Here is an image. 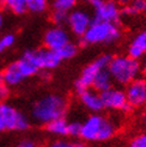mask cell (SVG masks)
I'll use <instances>...</instances> for the list:
<instances>
[{
    "instance_id": "6da1fadb",
    "label": "cell",
    "mask_w": 146,
    "mask_h": 147,
    "mask_svg": "<svg viewBox=\"0 0 146 147\" xmlns=\"http://www.w3.org/2000/svg\"><path fill=\"white\" fill-rule=\"evenodd\" d=\"M67 100L60 94H47L37 99L31 108V117L40 124H47L56 119L65 117Z\"/></svg>"
},
{
    "instance_id": "7a4b0ae2",
    "label": "cell",
    "mask_w": 146,
    "mask_h": 147,
    "mask_svg": "<svg viewBox=\"0 0 146 147\" xmlns=\"http://www.w3.org/2000/svg\"><path fill=\"white\" fill-rule=\"evenodd\" d=\"M116 130L118 127L113 121L95 114L82 123L80 138L85 141H107L116 134Z\"/></svg>"
},
{
    "instance_id": "3957f363",
    "label": "cell",
    "mask_w": 146,
    "mask_h": 147,
    "mask_svg": "<svg viewBox=\"0 0 146 147\" xmlns=\"http://www.w3.org/2000/svg\"><path fill=\"white\" fill-rule=\"evenodd\" d=\"M120 29L116 23L92 20L86 32L80 37V45H97V43H113L120 38Z\"/></svg>"
},
{
    "instance_id": "277c9868",
    "label": "cell",
    "mask_w": 146,
    "mask_h": 147,
    "mask_svg": "<svg viewBox=\"0 0 146 147\" xmlns=\"http://www.w3.org/2000/svg\"><path fill=\"white\" fill-rule=\"evenodd\" d=\"M108 69L113 77V80L118 84L127 85L132 80L138 78L141 71L140 62L132 56H116L112 57L108 65Z\"/></svg>"
},
{
    "instance_id": "5b68a950",
    "label": "cell",
    "mask_w": 146,
    "mask_h": 147,
    "mask_svg": "<svg viewBox=\"0 0 146 147\" xmlns=\"http://www.w3.org/2000/svg\"><path fill=\"white\" fill-rule=\"evenodd\" d=\"M26 116L9 103H0V133L22 131L29 128Z\"/></svg>"
},
{
    "instance_id": "8992f818",
    "label": "cell",
    "mask_w": 146,
    "mask_h": 147,
    "mask_svg": "<svg viewBox=\"0 0 146 147\" xmlns=\"http://www.w3.org/2000/svg\"><path fill=\"white\" fill-rule=\"evenodd\" d=\"M23 57L34 63L39 69H53L59 66L62 61L56 50L52 49H39V50H28L23 54Z\"/></svg>"
},
{
    "instance_id": "52a82bcc",
    "label": "cell",
    "mask_w": 146,
    "mask_h": 147,
    "mask_svg": "<svg viewBox=\"0 0 146 147\" xmlns=\"http://www.w3.org/2000/svg\"><path fill=\"white\" fill-rule=\"evenodd\" d=\"M112 60L110 55H102L99 57H97L93 62H91L90 65H87L86 67L83 69L82 74L78 78V80L76 82V90L77 92H82L86 89H90L92 86L93 79L96 77V74L105 67H108L109 62Z\"/></svg>"
},
{
    "instance_id": "ba28073f",
    "label": "cell",
    "mask_w": 146,
    "mask_h": 147,
    "mask_svg": "<svg viewBox=\"0 0 146 147\" xmlns=\"http://www.w3.org/2000/svg\"><path fill=\"white\" fill-rule=\"evenodd\" d=\"M101 97L103 100L104 108L113 110H121V111H129L133 107L127 100L126 92L120 89L110 87L103 92H101Z\"/></svg>"
},
{
    "instance_id": "9c48e42d",
    "label": "cell",
    "mask_w": 146,
    "mask_h": 147,
    "mask_svg": "<svg viewBox=\"0 0 146 147\" xmlns=\"http://www.w3.org/2000/svg\"><path fill=\"white\" fill-rule=\"evenodd\" d=\"M127 100L133 108H143L146 105V79L135 78L126 89Z\"/></svg>"
},
{
    "instance_id": "30bf717a",
    "label": "cell",
    "mask_w": 146,
    "mask_h": 147,
    "mask_svg": "<svg viewBox=\"0 0 146 147\" xmlns=\"http://www.w3.org/2000/svg\"><path fill=\"white\" fill-rule=\"evenodd\" d=\"M121 11L119 10L116 3L109 0V1L101 3L97 7H95V18L93 20H101V22H110V23H119Z\"/></svg>"
},
{
    "instance_id": "8fae6325",
    "label": "cell",
    "mask_w": 146,
    "mask_h": 147,
    "mask_svg": "<svg viewBox=\"0 0 146 147\" xmlns=\"http://www.w3.org/2000/svg\"><path fill=\"white\" fill-rule=\"evenodd\" d=\"M91 23H92V19L90 18L89 13H86L85 11L77 10L68 14V19H67L68 26L71 28L73 34L80 36V37L86 32Z\"/></svg>"
},
{
    "instance_id": "7c38bea8",
    "label": "cell",
    "mask_w": 146,
    "mask_h": 147,
    "mask_svg": "<svg viewBox=\"0 0 146 147\" xmlns=\"http://www.w3.org/2000/svg\"><path fill=\"white\" fill-rule=\"evenodd\" d=\"M43 42H45L46 48L52 50H57L70 42V36L64 28L57 25L55 28L49 29L46 32Z\"/></svg>"
},
{
    "instance_id": "4fadbf2b",
    "label": "cell",
    "mask_w": 146,
    "mask_h": 147,
    "mask_svg": "<svg viewBox=\"0 0 146 147\" xmlns=\"http://www.w3.org/2000/svg\"><path fill=\"white\" fill-rule=\"evenodd\" d=\"M79 99L83 104L93 113H99L104 109V104L103 100H102L101 93H98V91L96 90H90L86 89L82 92H79Z\"/></svg>"
},
{
    "instance_id": "5bb4252c",
    "label": "cell",
    "mask_w": 146,
    "mask_h": 147,
    "mask_svg": "<svg viewBox=\"0 0 146 147\" xmlns=\"http://www.w3.org/2000/svg\"><path fill=\"white\" fill-rule=\"evenodd\" d=\"M128 55L139 60L146 55V30L138 34L128 48Z\"/></svg>"
},
{
    "instance_id": "9a60e30c",
    "label": "cell",
    "mask_w": 146,
    "mask_h": 147,
    "mask_svg": "<svg viewBox=\"0 0 146 147\" xmlns=\"http://www.w3.org/2000/svg\"><path fill=\"white\" fill-rule=\"evenodd\" d=\"M112 85H113V77L110 74V72H109L108 67H105L103 69H101L96 74L91 87L101 93L108 89H110Z\"/></svg>"
},
{
    "instance_id": "2e32d148",
    "label": "cell",
    "mask_w": 146,
    "mask_h": 147,
    "mask_svg": "<svg viewBox=\"0 0 146 147\" xmlns=\"http://www.w3.org/2000/svg\"><path fill=\"white\" fill-rule=\"evenodd\" d=\"M3 76H4L5 83L9 86H17L18 84H20L25 79L23 77V74L20 73V71L18 69V66H17L16 61L10 63L3 71Z\"/></svg>"
},
{
    "instance_id": "e0dca14e",
    "label": "cell",
    "mask_w": 146,
    "mask_h": 147,
    "mask_svg": "<svg viewBox=\"0 0 146 147\" xmlns=\"http://www.w3.org/2000/svg\"><path fill=\"white\" fill-rule=\"evenodd\" d=\"M46 129L49 131L50 134L54 135H68V122L61 117V119H56L52 122H49L46 124Z\"/></svg>"
},
{
    "instance_id": "ac0fdd59",
    "label": "cell",
    "mask_w": 146,
    "mask_h": 147,
    "mask_svg": "<svg viewBox=\"0 0 146 147\" xmlns=\"http://www.w3.org/2000/svg\"><path fill=\"white\" fill-rule=\"evenodd\" d=\"M0 7H9L16 14H22L28 10L26 0H0Z\"/></svg>"
},
{
    "instance_id": "d6986e66",
    "label": "cell",
    "mask_w": 146,
    "mask_h": 147,
    "mask_svg": "<svg viewBox=\"0 0 146 147\" xmlns=\"http://www.w3.org/2000/svg\"><path fill=\"white\" fill-rule=\"evenodd\" d=\"M17 66H18V69L20 71V73L23 74L24 78H29V77H32L35 76L36 73H39L40 69L36 67L34 63H31L29 60H26L25 57L22 56V59H19L18 61H16Z\"/></svg>"
},
{
    "instance_id": "ffe728a7",
    "label": "cell",
    "mask_w": 146,
    "mask_h": 147,
    "mask_svg": "<svg viewBox=\"0 0 146 147\" xmlns=\"http://www.w3.org/2000/svg\"><path fill=\"white\" fill-rule=\"evenodd\" d=\"M146 0H132L129 4L125 5L121 13L125 16H135L138 13H141L145 10Z\"/></svg>"
},
{
    "instance_id": "44dd1931",
    "label": "cell",
    "mask_w": 146,
    "mask_h": 147,
    "mask_svg": "<svg viewBox=\"0 0 146 147\" xmlns=\"http://www.w3.org/2000/svg\"><path fill=\"white\" fill-rule=\"evenodd\" d=\"M56 53L59 54L61 60H68V59H72L73 56H76V54L78 53V47L74 43L68 42L65 46H62L60 49H57Z\"/></svg>"
},
{
    "instance_id": "7402d4cb",
    "label": "cell",
    "mask_w": 146,
    "mask_h": 147,
    "mask_svg": "<svg viewBox=\"0 0 146 147\" xmlns=\"http://www.w3.org/2000/svg\"><path fill=\"white\" fill-rule=\"evenodd\" d=\"M26 5H28L29 11L35 12V13H40L46 10L47 0H26Z\"/></svg>"
},
{
    "instance_id": "603a6c76",
    "label": "cell",
    "mask_w": 146,
    "mask_h": 147,
    "mask_svg": "<svg viewBox=\"0 0 146 147\" xmlns=\"http://www.w3.org/2000/svg\"><path fill=\"white\" fill-rule=\"evenodd\" d=\"M76 4H77V0H54L53 7H54V10L68 12L71 9H73L76 6Z\"/></svg>"
},
{
    "instance_id": "cb8c5ba5",
    "label": "cell",
    "mask_w": 146,
    "mask_h": 147,
    "mask_svg": "<svg viewBox=\"0 0 146 147\" xmlns=\"http://www.w3.org/2000/svg\"><path fill=\"white\" fill-rule=\"evenodd\" d=\"M68 19V13L66 11H60V10H54V12L52 13V20L53 23L56 25H62L65 23H67Z\"/></svg>"
},
{
    "instance_id": "d4e9b609",
    "label": "cell",
    "mask_w": 146,
    "mask_h": 147,
    "mask_svg": "<svg viewBox=\"0 0 146 147\" xmlns=\"http://www.w3.org/2000/svg\"><path fill=\"white\" fill-rule=\"evenodd\" d=\"M14 43V36L13 35H5L4 37L0 38V53H3L6 49H9Z\"/></svg>"
},
{
    "instance_id": "484cf974",
    "label": "cell",
    "mask_w": 146,
    "mask_h": 147,
    "mask_svg": "<svg viewBox=\"0 0 146 147\" xmlns=\"http://www.w3.org/2000/svg\"><path fill=\"white\" fill-rule=\"evenodd\" d=\"M129 147H146V133L134 136L129 142Z\"/></svg>"
},
{
    "instance_id": "4316f807",
    "label": "cell",
    "mask_w": 146,
    "mask_h": 147,
    "mask_svg": "<svg viewBox=\"0 0 146 147\" xmlns=\"http://www.w3.org/2000/svg\"><path fill=\"white\" fill-rule=\"evenodd\" d=\"M49 147H84L80 142L77 141H67V140H56Z\"/></svg>"
},
{
    "instance_id": "83f0119b",
    "label": "cell",
    "mask_w": 146,
    "mask_h": 147,
    "mask_svg": "<svg viewBox=\"0 0 146 147\" xmlns=\"http://www.w3.org/2000/svg\"><path fill=\"white\" fill-rule=\"evenodd\" d=\"M80 131H82V123L79 122H71L68 123V135L77 138L80 136Z\"/></svg>"
},
{
    "instance_id": "f1b7e54d",
    "label": "cell",
    "mask_w": 146,
    "mask_h": 147,
    "mask_svg": "<svg viewBox=\"0 0 146 147\" xmlns=\"http://www.w3.org/2000/svg\"><path fill=\"white\" fill-rule=\"evenodd\" d=\"M10 94V86L6 83L0 84V99H6Z\"/></svg>"
},
{
    "instance_id": "f546056e",
    "label": "cell",
    "mask_w": 146,
    "mask_h": 147,
    "mask_svg": "<svg viewBox=\"0 0 146 147\" xmlns=\"http://www.w3.org/2000/svg\"><path fill=\"white\" fill-rule=\"evenodd\" d=\"M14 147H36V144L35 141L26 139V140H22L20 142H18Z\"/></svg>"
},
{
    "instance_id": "4dcf8cb0",
    "label": "cell",
    "mask_w": 146,
    "mask_h": 147,
    "mask_svg": "<svg viewBox=\"0 0 146 147\" xmlns=\"http://www.w3.org/2000/svg\"><path fill=\"white\" fill-rule=\"evenodd\" d=\"M140 67L144 72H146V55H144V59H143V61L140 63Z\"/></svg>"
},
{
    "instance_id": "1f68e13d",
    "label": "cell",
    "mask_w": 146,
    "mask_h": 147,
    "mask_svg": "<svg viewBox=\"0 0 146 147\" xmlns=\"http://www.w3.org/2000/svg\"><path fill=\"white\" fill-rule=\"evenodd\" d=\"M132 0H118V3L119 4H122V5H127V4H129Z\"/></svg>"
},
{
    "instance_id": "d6a6232c",
    "label": "cell",
    "mask_w": 146,
    "mask_h": 147,
    "mask_svg": "<svg viewBox=\"0 0 146 147\" xmlns=\"http://www.w3.org/2000/svg\"><path fill=\"white\" fill-rule=\"evenodd\" d=\"M5 80H4V76H3V72L0 73V84H4Z\"/></svg>"
},
{
    "instance_id": "836d02e7",
    "label": "cell",
    "mask_w": 146,
    "mask_h": 147,
    "mask_svg": "<svg viewBox=\"0 0 146 147\" xmlns=\"http://www.w3.org/2000/svg\"><path fill=\"white\" fill-rule=\"evenodd\" d=\"M3 22H4V19H3V14H1V12H0V29H1V26H3Z\"/></svg>"
},
{
    "instance_id": "e575fe53",
    "label": "cell",
    "mask_w": 146,
    "mask_h": 147,
    "mask_svg": "<svg viewBox=\"0 0 146 147\" xmlns=\"http://www.w3.org/2000/svg\"><path fill=\"white\" fill-rule=\"evenodd\" d=\"M143 120H144V123L146 124V113L144 114V117H143Z\"/></svg>"
},
{
    "instance_id": "d590c367",
    "label": "cell",
    "mask_w": 146,
    "mask_h": 147,
    "mask_svg": "<svg viewBox=\"0 0 146 147\" xmlns=\"http://www.w3.org/2000/svg\"><path fill=\"white\" fill-rule=\"evenodd\" d=\"M144 12H145V13H146V5H145V10H144Z\"/></svg>"
}]
</instances>
